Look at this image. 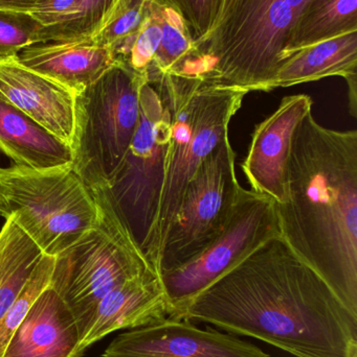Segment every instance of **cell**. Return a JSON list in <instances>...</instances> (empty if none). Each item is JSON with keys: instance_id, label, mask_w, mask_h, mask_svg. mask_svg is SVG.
I'll use <instances>...</instances> for the list:
<instances>
[{"instance_id": "1", "label": "cell", "mask_w": 357, "mask_h": 357, "mask_svg": "<svg viewBox=\"0 0 357 357\" xmlns=\"http://www.w3.org/2000/svg\"><path fill=\"white\" fill-rule=\"evenodd\" d=\"M182 320L255 337L297 357H357V317L280 235L197 295Z\"/></svg>"}, {"instance_id": "2", "label": "cell", "mask_w": 357, "mask_h": 357, "mask_svg": "<svg viewBox=\"0 0 357 357\" xmlns=\"http://www.w3.org/2000/svg\"><path fill=\"white\" fill-rule=\"evenodd\" d=\"M280 236L357 317V131L323 127L308 113L296 128Z\"/></svg>"}, {"instance_id": "3", "label": "cell", "mask_w": 357, "mask_h": 357, "mask_svg": "<svg viewBox=\"0 0 357 357\" xmlns=\"http://www.w3.org/2000/svg\"><path fill=\"white\" fill-rule=\"evenodd\" d=\"M312 0H220L211 29L194 41L182 75L262 91L281 63L289 33Z\"/></svg>"}, {"instance_id": "4", "label": "cell", "mask_w": 357, "mask_h": 357, "mask_svg": "<svg viewBox=\"0 0 357 357\" xmlns=\"http://www.w3.org/2000/svg\"><path fill=\"white\" fill-rule=\"evenodd\" d=\"M172 105V128L150 266L159 274L166 236L197 169L228 136V126L249 92L201 77L163 73Z\"/></svg>"}, {"instance_id": "5", "label": "cell", "mask_w": 357, "mask_h": 357, "mask_svg": "<svg viewBox=\"0 0 357 357\" xmlns=\"http://www.w3.org/2000/svg\"><path fill=\"white\" fill-rule=\"evenodd\" d=\"M171 128V100L163 73L150 70L140 88V119L133 139L109 184L100 188L148 262L159 218Z\"/></svg>"}, {"instance_id": "6", "label": "cell", "mask_w": 357, "mask_h": 357, "mask_svg": "<svg viewBox=\"0 0 357 357\" xmlns=\"http://www.w3.org/2000/svg\"><path fill=\"white\" fill-rule=\"evenodd\" d=\"M92 192L99 207L96 224L57 256L50 280L52 289L73 312L82 340L107 294L130 279L154 271L105 193L101 189Z\"/></svg>"}, {"instance_id": "7", "label": "cell", "mask_w": 357, "mask_h": 357, "mask_svg": "<svg viewBox=\"0 0 357 357\" xmlns=\"http://www.w3.org/2000/svg\"><path fill=\"white\" fill-rule=\"evenodd\" d=\"M145 82L117 61L75 96L71 169L92 191L109 184L129 149Z\"/></svg>"}, {"instance_id": "8", "label": "cell", "mask_w": 357, "mask_h": 357, "mask_svg": "<svg viewBox=\"0 0 357 357\" xmlns=\"http://www.w3.org/2000/svg\"><path fill=\"white\" fill-rule=\"evenodd\" d=\"M0 183L8 218L12 216L44 255L57 257L96 224V197L71 165L0 167Z\"/></svg>"}, {"instance_id": "9", "label": "cell", "mask_w": 357, "mask_h": 357, "mask_svg": "<svg viewBox=\"0 0 357 357\" xmlns=\"http://www.w3.org/2000/svg\"><path fill=\"white\" fill-rule=\"evenodd\" d=\"M235 162L236 154L226 136L197 169L163 241L159 277L201 255L226 228L242 188Z\"/></svg>"}, {"instance_id": "10", "label": "cell", "mask_w": 357, "mask_h": 357, "mask_svg": "<svg viewBox=\"0 0 357 357\" xmlns=\"http://www.w3.org/2000/svg\"><path fill=\"white\" fill-rule=\"evenodd\" d=\"M276 235L280 232L275 202L252 189L241 188L236 207L221 234L201 255L161 275L171 310L169 318L182 320L197 295Z\"/></svg>"}, {"instance_id": "11", "label": "cell", "mask_w": 357, "mask_h": 357, "mask_svg": "<svg viewBox=\"0 0 357 357\" xmlns=\"http://www.w3.org/2000/svg\"><path fill=\"white\" fill-rule=\"evenodd\" d=\"M103 357H270L257 346L167 318L117 335Z\"/></svg>"}, {"instance_id": "12", "label": "cell", "mask_w": 357, "mask_h": 357, "mask_svg": "<svg viewBox=\"0 0 357 357\" xmlns=\"http://www.w3.org/2000/svg\"><path fill=\"white\" fill-rule=\"evenodd\" d=\"M306 94L285 96L277 110L258 123L242 171L252 190L270 197L275 204L286 201V165L291 138L300 121L312 112Z\"/></svg>"}, {"instance_id": "13", "label": "cell", "mask_w": 357, "mask_h": 357, "mask_svg": "<svg viewBox=\"0 0 357 357\" xmlns=\"http://www.w3.org/2000/svg\"><path fill=\"white\" fill-rule=\"evenodd\" d=\"M77 94L27 68L17 56L0 60V98L71 146Z\"/></svg>"}, {"instance_id": "14", "label": "cell", "mask_w": 357, "mask_h": 357, "mask_svg": "<svg viewBox=\"0 0 357 357\" xmlns=\"http://www.w3.org/2000/svg\"><path fill=\"white\" fill-rule=\"evenodd\" d=\"M81 341L73 312L50 284L29 308L2 357H82Z\"/></svg>"}, {"instance_id": "15", "label": "cell", "mask_w": 357, "mask_h": 357, "mask_svg": "<svg viewBox=\"0 0 357 357\" xmlns=\"http://www.w3.org/2000/svg\"><path fill=\"white\" fill-rule=\"evenodd\" d=\"M170 314L161 277L154 271H148L122 283L103 298L92 326L82 340V351L115 331L147 326Z\"/></svg>"}, {"instance_id": "16", "label": "cell", "mask_w": 357, "mask_h": 357, "mask_svg": "<svg viewBox=\"0 0 357 357\" xmlns=\"http://www.w3.org/2000/svg\"><path fill=\"white\" fill-rule=\"evenodd\" d=\"M16 56L27 68L58 82L75 94L92 85L117 62L111 50L92 37L40 42L27 46Z\"/></svg>"}, {"instance_id": "17", "label": "cell", "mask_w": 357, "mask_h": 357, "mask_svg": "<svg viewBox=\"0 0 357 357\" xmlns=\"http://www.w3.org/2000/svg\"><path fill=\"white\" fill-rule=\"evenodd\" d=\"M341 77L349 87L350 111L356 116L357 31H347L298 50L280 63L262 91Z\"/></svg>"}, {"instance_id": "18", "label": "cell", "mask_w": 357, "mask_h": 357, "mask_svg": "<svg viewBox=\"0 0 357 357\" xmlns=\"http://www.w3.org/2000/svg\"><path fill=\"white\" fill-rule=\"evenodd\" d=\"M0 153L15 165L34 169L68 167L71 146L0 98Z\"/></svg>"}, {"instance_id": "19", "label": "cell", "mask_w": 357, "mask_h": 357, "mask_svg": "<svg viewBox=\"0 0 357 357\" xmlns=\"http://www.w3.org/2000/svg\"><path fill=\"white\" fill-rule=\"evenodd\" d=\"M357 31V0H312L289 33L281 62L298 50Z\"/></svg>"}, {"instance_id": "20", "label": "cell", "mask_w": 357, "mask_h": 357, "mask_svg": "<svg viewBox=\"0 0 357 357\" xmlns=\"http://www.w3.org/2000/svg\"><path fill=\"white\" fill-rule=\"evenodd\" d=\"M44 254L12 216L0 230V321L24 287Z\"/></svg>"}, {"instance_id": "21", "label": "cell", "mask_w": 357, "mask_h": 357, "mask_svg": "<svg viewBox=\"0 0 357 357\" xmlns=\"http://www.w3.org/2000/svg\"><path fill=\"white\" fill-rule=\"evenodd\" d=\"M152 6L161 25V39L148 71L180 75L195 52L192 33L184 16L170 0H153Z\"/></svg>"}, {"instance_id": "22", "label": "cell", "mask_w": 357, "mask_h": 357, "mask_svg": "<svg viewBox=\"0 0 357 357\" xmlns=\"http://www.w3.org/2000/svg\"><path fill=\"white\" fill-rule=\"evenodd\" d=\"M161 39V25L151 1L148 14L138 31L112 50L115 61L123 63L146 79L147 71L154 60Z\"/></svg>"}, {"instance_id": "23", "label": "cell", "mask_w": 357, "mask_h": 357, "mask_svg": "<svg viewBox=\"0 0 357 357\" xmlns=\"http://www.w3.org/2000/svg\"><path fill=\"white\" fill-rule=\"evenodd\" d=\"M54 260V256L43 255L22 291L0 321V357L34 302L50 287Z\"/></svg>"}, {"instance_id": "24", "label": "cell", "mask_w": 357, "mask_h": 357, "mask_svg": "<svg viewBox=\"0 0 357 357\" xmlns=\"http://www.w3.org/2000/svg\"><path fill=\"white\" fill-rule=\"evenodd\" d=\"M149 0H117L98 31L92 36L112 52L124 40L136 33L146 18Z\"/></svg>"}, {"instance_id": "25", "label": "cell", "mask_w": 357, "mask_h": 357, "mask_svg": "<svg viewBox=\"0 0 357 357\" xmlns=\"http://www.w3.org/2000/svg\"><path fill=\"white\" fill-rule=\"evenodd\" d=\"M117 0H80L73 19L63 26L42 33V42L69 41L92 37L104 22Z\"/></svg>"}, {"instance_id": "26", "label": "cell", "mask_w": 357, "mask_h": 357, "mask_svg": "<svg viewBox=\"0 0 357 357\" xmlns=\"http://www.w3.org/2000/svg\"><path fill=\"white\" fill-rule=\"evenodd\" d=\"M43 26L27 13L0 10V60L42 42Z\"/></svg>"}, {"instance_id": "27", "label": "cell", "mask_w": 357, "mask_h": 357, "mask_svg": "<svg viewBox=\"0 0 357 357\" xmlns=\"http://www.w3.org/2000/svg\"><path fill=\"white\" fill-rule=\"evenodd\" d=\"M188 23L194 41L211 29L220 0H170Z\"/></svg>"}, {"instance_id": "28", "label": "cell", "mask_w": 357, "mask_h": 357, "mask_svg": "<svg viewBox=\"0 0 357 357\" xmlns=\"http://www.w3.org/2000/svg\"><path fill=\"white\" fill-rule=\"evenodd\" d=\"M43 1L44 0H0V10L31 14Z\"/></svg>"}, {"instance_id": "29", "label": "cell", "mask_w": 357, "mask_h": 357, "mask_svg": "<svg viewBox=\"0 0 357 357\" xmlns=\"http://www.w3.org/2000/svg\"><path fill=\"white\" fill-rule=\"evenodd\" d=\"M0 218H3L4 220L8 218L6 197H4L3 186L1 183H0Z\"/></svg>"}, {"instance_id": "30", "label": "cell", "mask_w": 357, "mask_h": 357, "mask_svg": "<svg viewBox=\"0 0 357 357\" xmlns=\"http://www.w3.org/2000/svg\"><path fill=\"white\" fill-rule=\"evenodd\" d=\"M149 1H153V0H149Z\"/></svg>"}]
</instances>
